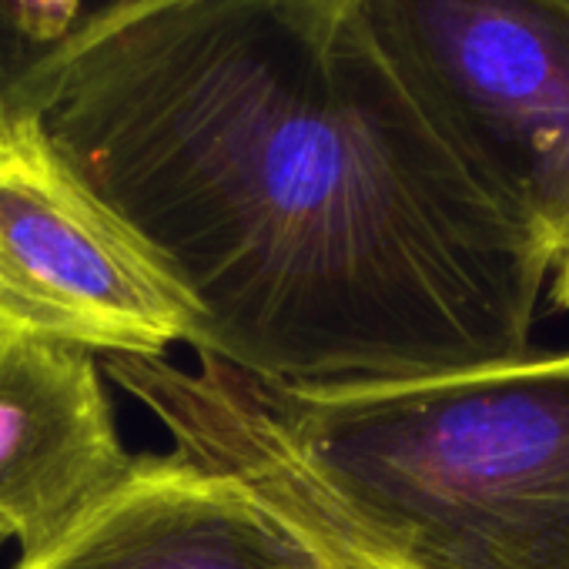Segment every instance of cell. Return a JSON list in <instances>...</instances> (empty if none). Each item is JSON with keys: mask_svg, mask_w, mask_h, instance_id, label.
Here are the masks:
<instances>
[{"mask_svg": "<svg viewBox=\"0 0 569 569\" xmlns=\"http://www.w3.org/2000/svg\"><path fill=\"white\" fill-rule=\"evenodd\" d=\"M174 0H0V131L41 121L94 41Z\"/></svg>", "mask_w": 569, "mask_h": 569, "instance_id": "cell-7", "label": "cell"}, {"mask_svg": "<svg viewBox=\"0 0 569 569\" xmlns=\"http://www.w3.org/2000/svg\"><path fill=\"white\" fill-rule=\"evenodd\" d=\"M14 569H316L309 539L241 479L138 456L68 536Z\"/></svg>", "mask_w": 569, "mask_h": 569, "instance_id": "cell-6", "label": "cell"}, {"mask_svg": "<svg viewBox=\"0 0 569 569\" xmlns=\"http://www.w3.org/2000/svg\"><path fill=\"white\" fill-rule=\"evenodd\" d=\"M101 356L0 332V539L48 552L134 469Z\"/></svg>", "mask_w": 569, "mask_h": 569, "instance_id": "cell-5", "label": "cell"}, {"mask_svg": "<svg viewBox=\"0 0 569 569\" xmlns=\"http://www.w3.org/2000/svg\"><path fill=\"white\" fill-rule=\"evenodd\" d=\"M264 502H268V499H264ZM268 506H271V502H268ZM274 509H278V506H274ZM278 512L309 539V546H312V552H316V569H382L379 562H372L369 556H362L359 549H352V546L342 542L339 536L326 532L322 526H312V522H306V519H299V516H292V512H284V509H278Z\"/></svg>", "mask_w": 569, "mask_h": 569, "instance_id": "cell-8", "label": "cell"}, {"mask_svg": "<svg viewBox=\"0 0 569 569\" xmlns=\"http://www.w3.org/2000/svg\"><path fill=\"white\" fill-rule=\"evenodd\" d=\"M0 332L101 359L164 356L198 332L178 278L61 158L41 121L0 131Z\"/></svg>", "mask_w": 569, "mask_h": 569, "instance_id": "cell-4", "label": "cell"}, {"mask_svg": "<svg viewBox=\"0 0 569 569\" xmlns=\"http://www.w3.org/2000/svg\"><path fill=\"white\" fill-rule=\"evenodd\" d=\"M174 452L382 569H569V349L312 389L104 356Z\"/></svg>", "mask_w": 569, "mask_h": 569, "instance_id": "cell-2", "label": "cell"}, {"mask_svg": "<svg viewBox=\"0 0 569 569\" xmlns=\"http://www.w3.org/2000/svg\"><path fill=\"white\" fill-rule=\"evenodd\" d=\"M392 74L539 234L569 309V0H339Z\"/></svg>", "mask_w": 569, "mask_h": 569, "instance_id": "cell-3", "label": "cell"}, {"mask_svg": "<svg viewBox=\"0 0 569 569\" xmlns=\"http://www.w3.org/2000/svg\"><path fill=\"white\" fill-rule=\"evenodd\" d=\"M41 128L198 309L194 356L312 389L532 346L549 261L339 0H174Z\"/></svg>", "mask_w": 569, "mask_h": 569, "instance_id": "cell-1", "label": "cell"}]
</instances>
